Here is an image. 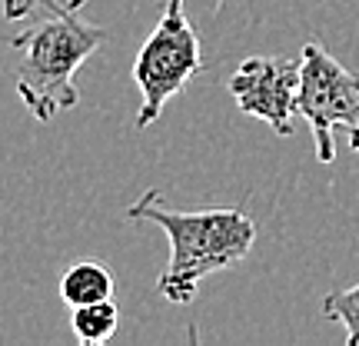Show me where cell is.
Returning <instances> with one entry per match:
<instances>
[{"label": "cell", "mask_w": 359, "mask_h": 346, "mask_svg": "<svg viewBox=\"0 0 359 346\" xmlns=\"http://www.w3.org/2000/svg\"><path fill=\"white\" fill-rule=\"evenodd\" d=\"M130 220H150L170 240V263L156 280V293L167 303L187 307L210 273L236 267L257 244V223L243 210H173L160 190H147L130 204Z\"/></svg>", "instance_id": "obj_1"}, {"label": "cell", "mask_w": 359, "mask_h": 346, "mask_svg": "<svg viewBox=\"0 0 359 346\" xmlns=\"http://www.w3.org/2000/svg\"><path fill=\"white\" fill-rule=\"evenodd\" d=\"M50 17L20 30L11 40L20 51L17 64V97L24 100L27 114L50 124L57 114L74 110L80 103V90L74 84L77 70L107 44V27L80 20L77 11L60 0H43Z\"/></svg>", "instance_id": "obj_2"}, {"label": "cell", "mask_w": 359, "mask_h": 346, "mask_svg": "<svg viewBox=\"0 0 359 346\" xmlns=\"http://www.w3.org/2000/svg\"><path fill=\"white\" fill-rule=\"evenodd\" d=\"M200 70H203V53H200L196 27L190 24V17L183 11V0H167L154 34L143 40L140 53L133 60V84L140 90L137 130L156 124L163 107Z\"/></svg>", "instance_id": "obj_3"}, {"label": "cell", "mask_w": 359, "mask_h": 346, "mask_svg": "<svg viewBox=\"0 0 359 346\" xmlns=\"http://www.w3.org/2000/svg\"><path fill=\"white\" fill-rule=\"evenodd\" d=\"M296 114L313 130L316 160H336V127L359 124V77L336 60L323 44L309 40L299 51V77H296Z\"/></svg>", "instance_id": "obj_4"}, {"label": "cell", "mask_w": 359, "mask_h": 346, "mask_svg": "<svg viewBox=\"0 0 359 346\" xmlns=\"http://www.w3.org/2000/svg\"><path fill=\"white\" fill-rule=\"evenodd\" d=\"M296 77H299V60L259 53L246 57L233 70L226 87L246 117L266 120L280 137H290L296 117Z\"/></svg>", "instance_id": "obj_5"}, {"label": "cell", "mask_w": 359, "mask_h": 346, "mask_svg": "<svg viewBox=\"0 0 359 346\" xmlns=\"http://www.w3.org/2000/svg\"><path fill=\"white\" fill-rule=\"evenodd\" d=\"M116 280L110 267L100 260H80L70 263L60 277V300L67 307H87V303H100V300H114Z\"/></svg>", "instance_id": "obj_6"}, {"label": "cell", "mask_w": 359, "mask_h": 346, "mask_svg": "<svg viewBox=\"0 0 359 346\" xmlns=\"http://www.w3.org/2000/svg\"><path fill=\"white\" fill-rule=\"evenodd\" d=\"M120 326V310L114 300H100V303H87V307H74L70 313V330L83 346H100L116 333Z\"/></svg>", "instance_id": "obj_7"}, {"label": "cell", "mask_w": 359, "mask_h": 346, "mask_svg": "<svg viewBox=\"0 0 359 346\" xmlns=\"http://www.w3.org/2000/svg\"><path fill=\"white\" fill-rule=\"evenodd\" d=\"M320 310L323 317H330V320L346 326V346H359V283L349 286V290L326 293Z\"/></svg>", "instance_id": "obj_8"}, {"label": "cell", "mask_w": 359, "mask_h": 346, "mask_svg": "<svg viewBox=\"0 0 359 346\" xmlns=\"http://www.w3.org/2000/svg\"><path fill=\"white\" fill-rule=\"evenodd\" d=\"M43 4V0H4L0 4V11H4V17L7 20H24L27 13H34ZM64 7H70V11H80L83 4H90V0H60Z\"/></svg>", "instance_id": "obj_9"}, {"label": "cell", "mask_w": 359, "mask_h": 346, "mask_svg": "<svg viewBox=\"0 0 359 346\" xmlns=\"http://www.w3.org/2000/svg\"><path fill=\"white\" fill-rule=\"evenodd\" d=\"M349 150H356L359 154V124L356 127H349Z\"/></svg>", "instance_id": "obj_10"}]
</instances>
